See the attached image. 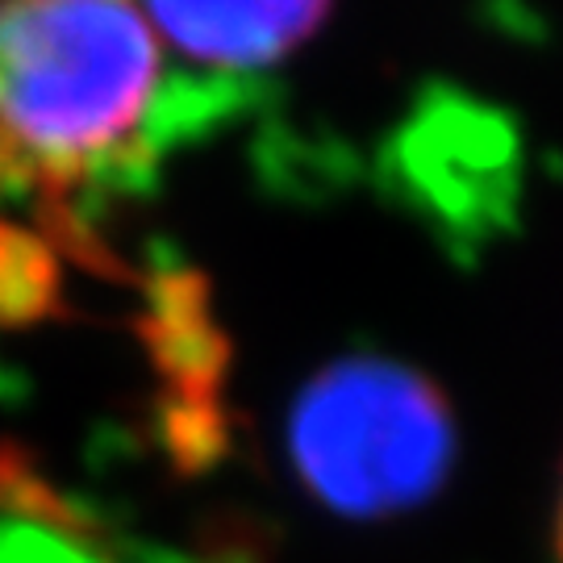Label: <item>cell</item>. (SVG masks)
<instances>
[{
  "label": "cell",
  "instance_id": "3",
  "mask_svg": "<svg viewBox=\"0 0 563 563\" xmlns=\"http://www.w3.org/2000/svg\"><path fill=\"white\" fill-rule=\"evenodd\" d=\"M151 25L197 67L260 71L288 59L330 21L325 4H151Z\"/></svg>",
  "mask_w": 563,
  "mask_h": 563
},
{
  "label": "cell",
  "instance_id": "4",
  "mask_svg": "<svg viewBox=\"0 0 563 563\" xmlns=\"http://www.w3.org/2000/svg\"><path fill=\"white\" fill-rule=\"evenodd\" d=\"M59 246L34 225L0 218V330L42 322L59 309Z\"/></svg>",
  "mask_w": 563,
  "mask_h": 563
},
{
  "label": "cell",
  "instance_id": "5",
  "mask_svg": "<svg viewBox=\"0 0 563 563\" xmlns=\"http://www.w3.org/2000/svg\"><path fill=\"white\" fill-rule=\"evenodd\" d=\"M555 555L563 563V472H560V505H555Z\"/></svg>",
  "mask_w": 563,
  "mask_h": 563
},
{
  "label": "cell",
  "instance_id": "2",
  "mask_svg": "<svg viewBox=\"0 0 563 563\" xmlns=\"http://www.w3.org/2000/svg\"><path fill=\"white\" fill-rule=\"evenodd\" d=\"M292 472L342 518H393L446 484L460 451L455 413L418 367L351 355L322 367L292 401Z\"/></svg>",
  "mask_w": 563,
  "mask_h": 563
},
{
  "label": "cell",
  "instance_id": "1",
  "mask_svg": "<svg viewBox=\"0 0 563 563\" xmlns=\"http://www.w3.org/2000/svg\"><path fill=\"white\" fill-rule=\"evenodd\" d=\"M167 130V59L146 9L0 4V218L76 246L80 205L146 172Z\"/></svg>",
  "mask_w": 563,
  "mask_h": 563
}]
</instances>
